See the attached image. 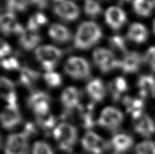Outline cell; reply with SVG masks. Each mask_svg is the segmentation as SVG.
I'll return each mask as SVG.
<instances>
[{"instance_id": "1", "label": "cell", "mask_w": 155, "mask_h": 154, "mask_svg": "<svg viewBox=\"0 0 155 154\" xmlns=\"http://www.w3.org/2000/svg\"><path fill=\"white\" fill-rule=\"evenodd\" d=\"M102 37L99 26L92 21L82 23L74 37V46L78 49L86 50L94 46Z\"/></svg>"}, {"instance_id": "2", "label": "cell", "mask_w": 155, "mask_h": 154, "mask_svg": "<svg viewBox=\"0 0 155 154\" xmlns=\"http://www.w3.org/2000/svg\"><path fill=\"white\" fill-rule=\"evenodd\" d=\"M53 135L61 150L71 152L77 143L78 134L74 125L68 122H61L53 130Z\"/></svg>"}, {"instance_id": "3", "label": "cell", "mask_w": 155, "mask_h": 154, "mask_svg": "<svg viewBox=\"0 0 155 154\" xmlns=\"http://www.w3.org/2000/svg\"><path fill=\"white\" fill-rule=\"evenodd\" d=\"M35 55L47 72L55 67L63 56V51L52 45H42L36 48Z\"/></svg>"}, {"instance_id": "4", "label": "cell", "mask_w": 155, "mask_h": 154, "mask_svg": "<svg viewBox=\"0 0 155 154\" xmlns=\"http://www.w3.org/2000/svg\"><path fill=\"white\" fill-rule=\"evenodd\" d=\"M64 69L69 76L76 79H86L91 75L90 64L86 59L80 57H70Z\"/></svg>"}, {"instance_id": "5", "label": "cell", "mask_w": 155, "mask_h": 154, "mask_svg": "<svg viewBox=\"0 0 155 154\" xmlns=\"http://www.w3.org/2000/svg\"><path fill=\"white\" fill-rule=\"evenodd\" d=\"M93 60L98 69L103 72H107L120 66L114 53L106 48H97L93 52Z\"/></svg>"}, {"instance_id": "6", "label": "cell", "mask_w": 155, "mask_h": 154, "mask_svg": "<svg viewBox=\"0 0 155 154\" xmlns=\"http://www.w3.org/2000/svg\"><path fill=\"white\" fill-rule=\"evenodd\" d=\"M124 115L118 109L112 107L104 108L98 118V123L100 126L110 131H116L124 122Z\"/></svg>"}, {"instance_id": "7", "label": "cell", "mask_w": 155, "mask_h": 154, "mask_svg": "<svg viewBox=\"0 0 155 154\" xmlns=\"http://www.w3.org/2000/svg\"><path fill=\"white\" fill-rule=\"evenodd\" d=\"M28 137L23 133L12 134L8 137L5 154H28Z\"/></svg>"}, {"instance_id": "8", "label": "cell", "mask_w": 155, "mask_h": 154, "mask_svg": "<svg viewBox=\"0 0 155 154\" xmlns=\"http://www.w3.org/2000/svg\"><path fill=\"white\" fill-rule=\"evenodd\" d=\"M83 147L92 154H102L108 147V143L101 136L89 131L82 139Z\"/></svg>"}, {"instance_id": "9", "label": "cell", "mask_w": 155, "mask_h": 154, "mask_svg": "<svg viewBox=\"0 0 155 154\" xmlns=\"http://www.w3.org/2000/svg\"><path fill=\"white\" fill-rule=\"evenodd\" d=\"M54 12L57 16L66 21H75L80 13L78 6L70 0H61L55 2Z\"/></svg>"}, {"instance_id": "10", "label": "cell", "mask_w": 155, "mask_h": 154, "mask_svg": "<svg viewBox=\"0 0 155 154\" xmlns=\"http://www.w3.org/2000/svg\"><path fill=\"white\" fill-rule=\"evenodd\" d=\"M133 128L135 131L143 137H149L155 133V123L146 113H142L133 116Z\"/></svg>"}, {"instance_id": "11", "label": "cell", "mask_w": 155, "mask_h": 154, "mask_svg": "<svg viewBox=\"0 0 155 154\" xmlns=\"http://www.w3.org/2000/svg\"><path fill=\"white\" fill-rule=\"evenodd\" d=\"M21 115L17 104H8L4 107L1 114V122L3 128L12 129L21 122Z\"/></svg>"}, {"instance_id": "12", "label": "cell", "mask_w": 155, "mask_h": 154, "mask_svg": "<svg viewBox=\"0 0 155 154\" xmlns=\"http://www.w3.org/2000/svg\"><path fill=\"white\" fill-rule=\"evenodd\" d=\"M105 20L107 25L114 30L120 29L127 21V15L119 7H110L105 12Z\"/></svg>"}, {"instance_id": "13", "label": "cell", "mask_w": 155, "mask_h": 154, "mask_svg": "<svg viewBox=\"0 0 155 154\" xmlns=\"http://www.w3.org/2000/svg\"><path fill=\"white\" fill-rule=\"evenodd\" d=\"M143 58L138 52L128 51L120 60V66L126 73L137 72L142 65Z\"/></svg>"}, {"instance_id": "14", "label": "cell", "mask_w": 155, "mask_h": 154, "mask_svg": "<svg viewBox=\"0 0 155 154\" xmlns=\"http://www.w3.org/2000/svg\"><path fill=\"white\" fill-rule=\"evenodd\" d=\"M1 30L3 34L9 36L11 34L20 35L24 29L18 23L12 12H7L2 15Z\"/></svg>"}, {"instance_id": "15", "label": "cell", "mask_w": 155, "mask_h": 154, "mask_svg": "<svg viewBox=\"0 0 155 154\" xmlns=\"http://www.w3.org/2000/svg\"><path fill=\"white\" fill-rule=\"evenodd\" d=\"M81 95L77 88L68 87L62 92L61 101L67 110H72L79 107Z\"/></svg>"}, {"instance_id": "16", "label": "cell", "mask_w": 155, "mask_h": 154, "mask_svg": "<svg viewBox=\"0 0 155 154\" xmlns=\"http://www.w3.org/2000/svg\"><path fill=\"white\" fill-rule=\"evenodd\" d=\"M86 91L95 102H101L106 96V88L101 79H94L88 83Z\"/></svg>"}, {"instance_id": "17", "label": "cell", "mask_w": 155, "mask_h": 154, "mask_svg": "<svg viewBox=\"0 0 155 154\" xmlns=\"http://www.w3.org/2000/svg\"><path fill=\"white\" fill-rule=\"evenodd\" d=\"M40 42L41 36L37 31L26 29L23 30L22 33L19 35L20 45L27 51L34 49Z\"/></svg>"}, {"instance_id": "18", "label": "cell", "mask_w": 155, "mask_h": 154, "mask_svg": "<svg viewBox=\"0 0 155 154\" xmlns=\"http://www.w3.org/2000/svg\"><path fill=\"white\" fill-rule=\"evenodd\" d=\"M139 94L142 98L152 97L155 98V78L151 75L140 76L138 81Z\"/></svg>"}, {"instance_id": "19", "label": "cell", "mask_w": 155, "mask_h": 154, "mask_svg": "<svg viewBox=\"0 0 155 154\" xmlns=\"http://www.w3.org/2000/svg\"><path fill=\"white\" fill-rule=\"evenodd\" d=\"M48 34L54 42L59 43L69 42L72 37L69 29L59 24H51L48 30Z\"/></svg>"}, {"instance_id": "20", "label": "cell", "mask_w": 155, "mask_h": 154, "mask_svg": "<svg viewBox=\"0 0 155 154\" xmlns=\"http://www.w3.org/2000/svg\"><path fill=\"white\" fill-rule=\"evenodd\" d=\"M111 145L117 152H126L133 145V139L130 134L119 133L115 134L111 139Z\"/></svg>"}, {"instance_id": "21", "label": "cell", "mask_w": 155, "mask_h": 154, "mask_svg": "<svg viewBox=\"0 0 155 154\" xmlns=\"http://www.w3.org/2000/svg\"><path fill=\"white\" fill-rule=\"evenodd\" d=\"M127 111L133 116L143 113V108L145 107L144 98L142 97L126 96L123 100Z\"/></svg>"}, {"instance_id": "22", "label": "cell", "mask_w": 155, "mask_h": 154, "mask_svg": "<svg viewBox=\"0 0 155 154\" xmlns=\"http://www.w3.org/2000/svg\"><path fill=\"white\" fill-rule=\"evenodd\" d=\"M127 36L129 39L136 43H142L148 39V32L143 24L134 23L129 28Z\"/></svg>"}, {"instance_id": "23", "label": "cell", "mask_w": 155, "mask_h": 154, "mask_svg": "<svg viewBox=\"0 0 155 154\" xmlns=\"http://www.w3.org/2000/svg\"><path fill=\"white\" fill-rule=\"evenodd\" d=\"M1 96L8 104H17L15 85L5 77H2L1 79Z\"/></svg>"}, {"instance_id": "24", "label": "cell", "mask_w": 155, "mask_h": 154, "mask_svg": "<svg viewBox=\"0 0 155 154\" xmlns=\"http://www.w3.org/2000/svg\"><path fill=\"white\" fill-rule=\"evenodd\" d=\"M108 88L114 101H117L120 99L123 94L127 91L128 84L124 77L118 76L110 82Z\"/></svg>"}, {"instance_id": "25", "label": "cell", "mask_w": 155, "mask_h": 154, "mask_svg": "<svg viewBox=\"0 0 155 154\" xmlns=\"http://www.w3.org/2000/svg\"><path fill=\"white\" fill-rule=\"evenodd\" d=\"M39 72L36 70L30 69L29 67H23L21 68V72H20L19 76V82L22 85L31 88L37 82L39 79Z\"/></svg>"}, {"instance_id": "26", "label": "cell", "mask_w": 155, "mask_h": 154, "mask_svg": "<svg viewBox=\"0 0 155 154\" xmlns=\"http://www.w3.org/2000/svg\"><path fill=\"white\" fill-rule=\"evenodd\" d=\"M155 5L151 0H134L133 3V9L137 14L142 17H148L152 12Z\"/></svg>"}, {"instance_id": "27", "label": "cell", "mask_w": 155, "mask_h": 154, "mask_svg": "<svg viewBox=\"0 0 155 154\" xmlns=\"http://www.w3.org/2000/svg\"><path fill=\"white\" fill-rule=\"evenodd\" d=\"M93 105L89 104L86 107H80V117L83 127L91 128L95 125V120L93 118Z\"/></svg>"}, {"instance_id": "28", "label": "cell", "mask_w": 155, "mask_h": 154, "mask_svg": "<svg viewBox=\"0 0 155 154\" xmlns=\"http://www.w3.org/2000/svg\"><path fill=\"white\" fill-rule=\"evenodd\" d=\"M44 103H50V97L43 91H35L30 95L27 99V105L30 109Z\"/></svg>"}, {"instance_id": "29", "label": "cell", "mask_w": 155, "mask_h": 154, "mask_svg": "<svg viewBox=\"0 0 155 154\" xmlns=\"http://www.w3.org/2000/svg\"><path fill=\"white\" fill-rule=\"evenodd\" d=\"M48 22L46 16L44 14L38 12L32 15L27 22V29L34 31H37L41 27L45 25Z\"/></svg>"}, {"instance_id": "30", "label": "cell", "mask_w": 155, "mask_h": 154, "mask_svg": "<svg viewBox=\"0 0 155 154\" xmlns=\"http://www.w3.org/2000/svg\"><path fill=\"white\" fill-rule=\"evenodd\" d=\"M109 43L111 49L114 51L121 53L123 54V57L128 52L126 45L125 39L120 36H114L110 38L109 39Z\"/></svg>"}, {"instance_id": "31", "label": "cell", "mask_w": 155, "mask_h": 154, "mask_svg": "<svg viewBox=\"0 0 155 154\" xmlns=\"http://www.w3.org/2000/svg\"><path fill=\"white\" fill-rule=\"evenodd\" d=\"M37 124L45 131H50L54 128L56 124V119L51 113H48L44 116H36Z\"/></svg>"}, {"instance_id": "32", "label": "cell", "mask_w": 155, "mask_h": 154, "mask_svg": "<svg viewBox=\"0 0 155 154\" xmlns=\"http://www.w3.org/2000/svg\"><path fill=\"white\" fill-rule=\"evenodd\" d=\"M84 11L88 16L91 18H95L102 12V8L101 5L95 0H86Z\"/></svg>"}, {"instance_id": "33", "label": "cell", "mask_w": 155, "mask_h": 154, "mask_svg": "<svg viewBox=\"0 0 155 154\" xmlns=\"http://www.w3.org/2000/svg\"><path fill=\"white\" fill-rule=\"evenodd\" d=\"M31 0H7V8L10 12L24 11L27 10Z\"/></svg>"}, {"instance_id": "34", "label": "cell", "mask_w": 155, "mask_h": 154, "mask_svg": "<svg viewBox=\"0 0 155 154\" xmlns=\"http://www.w3.org/2000/svg\"><path fill=\"white\" fill-rule=\"evenodd\" d=\"M44 80L46 84L51 88L58 87L62 83L61 75L57 72L54 71H47L44 74Z\"/></svg>"}, {"instance_id": "35", "label": "cell", "mask_w": 155, "mask_h": 154, "mask_svg": "<svg viewBox=\"0 0 155 154\" xmlns=\"http://www.w3.org/2000/svg\"><path fill=\"white\" fill-rule=\"evenodd\" d=\"M136 154H155V143L151 140H145L136 146Z\"/></svg>"}, {"instance_id": "36", "label": "cell", "mask_w": 155, "mask_h": 154, "mask_svg": "<svg viewBox=\"0 0 155 154\" xmlns=\"http://www.w3.org/2000/svg\"><path fill=\"white\" fill-rule=\"evenodd\" d=\"M32 154H54L49 144L44 141H37L33 144Z\"/></svg>"}, {"instance_id": "37", "label": "cell", "mask_w": 155, "mask_h": 154, "mask_svg": "<svg viewBox=\"0 0 155 154\" xmlns=\"http://www.w3.org/2000/svg\"><path fill=\"white\" fill-rule=\"evenodd\" d=\"M2 66L7 70H16L19 69L20 63L16 57H6L2 58Z\"/></svg>"}, {"instance_id": "38", "label": "cell", "mask_w": 155, "mask_h": 154, "mask_svg": "<svg viewBox=\"0 0 155 154\" xmlns=\"http://www.w3.org/2000/svg\"><path fill=\"white\" fill-rule=\"evenodd\" d=\"M145 61L149 65L151 69L155 72V47H151L145 54Z\"/></svg>"}, {"instance_id": "39", "label": "cell", "mask_w": 155, "mask_h": 154, "mask_svg": "<svg viewBox=\"0 0 155 154\" xmlns=\"http://www.w3.org/2000/svg\"><path fill=\"white\" fill-rule=\"evenodd\" d=\"M11 52H12V48H11L10 45L7 42H5L4 40H2L1 51H0L2 58H4V57H7L8 55L11 54Z\"/></svg>"}, {"instance_id": "40", "label": "cell", "mask_w": 155, "mask_h": 154, "mask_svg": "<svg viewBox=\"0 0 155 154\" xmlns=\"http://www.w3.org/2000/svg\"><path fill=\"white\" fill-rule=\"evenodd\" d=\"M32 4L39 9H45L48 6L49 0H31Z\"/></svg>"}, {"instance_id": "41", "label": "cell", "mask_w": 155, "mask_h": 154, "mask_svg": "<svg viewBox=\"0 0 155 154\" xmlns=\"http://www.w3.org/2000/svg\"><path fill=\"white\" fill-rule=\"evenodd\" d=\"M24 133L29 137V136L36 133V127L33 123H28L26 125L25 129H24Z\"/></svg>"}, {"instance_id": "42", "label": "cell", "mask_w": 155, "mask_h": 154, "mask_svg": "<svg viewBox=\"0 0 155 154\" xmlns=\"http://www.w3.org/2000/svg\"><path fill=\"white\" fill-rule=\"evenodd\" d=\"M154 33H155V21L154 22Z\"/></svg>"}, {"instance_id": "43", "label": "cell", "mask_w": 155, "mask_h": 154, "mask_svg": "<svg viewBox=\"0 0 155 154\" xmlns=\"http://www.w3.org/2000/svg\"><path fill=\"white\" fill-rule=\"evenodd\" d=\"M111 154H118V153H117V152H114V153H111Z\"/></svg>"}, {"instance_id": "44", "label": "cell", "mask_w": 155, "mask_h": 154, "mask_svg": "<svg viewBox=\"0 0 155 154\" xmlns=\"http://www.w3.org/2000/svg\"><path fill=\"white\" fill-rule=\"evenodd\" d=\"M154 3H155V0H154Z\"/></svg>"}]
</instances>
